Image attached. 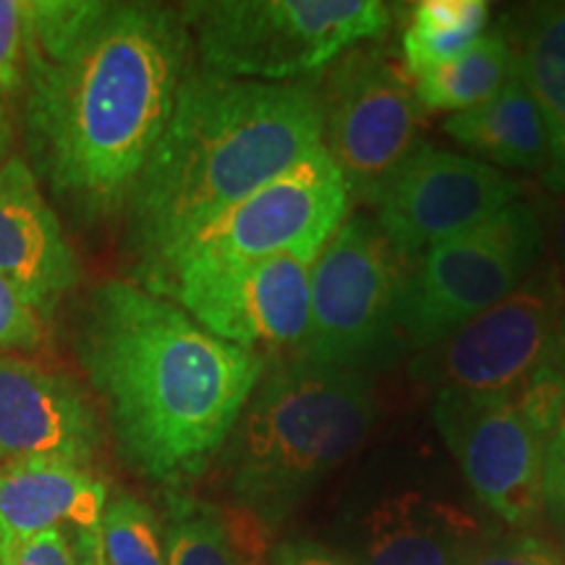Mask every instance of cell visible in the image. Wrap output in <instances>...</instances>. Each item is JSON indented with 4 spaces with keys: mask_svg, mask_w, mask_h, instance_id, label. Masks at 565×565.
<instances>
[{
    "mask_svg": "<svg viewBox=\"0 0 565 565\" xmlns=\"http://www.w3.org/2000/svg\"><path fill=\"white\" fill-rule=\"evenodd\" d=\"M189 53L168 6L26 0L21 141L34 179L82 221L116 215L171 121Z\"/></svg>",
    "mask_w": 565,
    "mask_h": 565,
    "instance_id": "6da1fadb",
    "label": "cell"
},
{
    "mask_svg": "<svg viewBox=\"0 0 565 565\" xmlns=\"http://www.w3.org/2000/svg\"><path fill=\"white\" fill-rule=\"evenodd\" d=\"M76 356L124 461L158 484L192 482L207 469L267 364L129 280L92 288Z\"/></svg>",
    "mask_w": 565,
    "mask_h": 565,
    "instance_id": "7a4b0ae2",
    "label": "cell"
},
{
    "mask_svg": "<svg viewBox=\"0 0 565 565\" xmlns=\"http://www.w3.org/2000/svg\"><path fill=\"white\" fill-rule=\"evenodd\" d=\"M320 145L317 79L259 84L189 66L171 121L126 202L145 288L196 231Z\"/></svg>",
    "mask_w": 565,
    "mask_h": 565,
    "instance_id": "3957f363",
    "label": "cell"
},
{
    "mask_svg": "<svg viewBox=\"0 0 565 565\" xmlns=\"http://www.w3.org/2000/svg\"><path fill=\"white\" fill-rule=\"evenodd\" d=\"M377 404L372 380L301 359L267 366L228 437L236 503L263 529H278L362 448Z\"/></svg>",
    "mask_w": 565,
    "mask_h": 565,
    "instance_id": "277c9868",
    "label": "cell"
},
{
    "mask_svg": "<svg viewBox=\"0 0 565 565\" xmlns=\"http://www.w3.org/2000/svg\"><path fill=\"white\" fill-rule=\"evenodd\" d=\"M181 17L202 71L259 84L315 79L393 21L377 0H204Z\"/></svg>",
    "mask_w": 565,
    "mask_h": 565,
    "instance_id": "5b68a950",
    "label": "cell"
},
{
    "mask_svg": "<svg viewBox=\"0 0 565 565\" xmlns=\"http://www.w3.org/2000/svg\"><path fill=\"white\" fill-rule=\"evenodd\" d=\"M401 291L404 263L377 223L345 217L312 265L309 330L296 359L366 377L393 364L406 351Z\"/></svg>",
    "mask_w": 565,
    "mask_h": 565,
    "instance_id": "8992f818",
    "label": "cell"
},
{
    "mask_svg": "<svg viewBox=\"0 0 565 565\" xmlns=\"http://www.w3.org/2000/svg\"><path fill=\"white\" fill-rule=\"evenodd\" d=\"M545 252V221L532 204L515 200L477 228L422 254L404 273V349H435L515 291Z\"/></svg>",
    "mask_w": 565,
    "mask_h": 565,
    "instance_id": "52a82bcc",
    "label": "cell"
},
{
    "mask_svg": "<svg viewBox=\"0 0 565 565\" xmlns=\"http://www.w3.org/2000/svg\"><path fill=\"white\" fill-rule=\"evenodd\" d=\"M345 212L349 192L343 175L324 147H315L278 179L196 231L162 267L150 291L160 294L162 282L181 267L254 263L282 254L315 263L345 221Z\"/></svg>",
    "mask_w": 565,
    "mask_h": 565,
    "instance_id": "ba28073f",
    "label": "cell"
},
{
    "mask_svg": "<svg viewBox=\"0 0 565 565\" xmlns=\"http://www.w3.org/2000/svg\"><path fill=\"white\" fill-rule=\"evenodd\" d=\"M561 359H565V291L553 263L542 257L503 301L424 351L414 374L437 385V391L508 395Z\"/></svg>",
    "mask_w": 565,
    "mask_h": 565,
    "instance_id": "9c48e42d",
    "label": "cell"
},
{
    "mask_svg": "<svg viewBox=\"0 0 565 565\" xmlns=\"http://www.w3.org/2000/svg\"><path fill=\"white\" fill-rule=\"evenodd\" d=\"M322 147L349 200L374 204L419 141L424 105L414 82L377 47H351L320 84Z\"/></svg>",
    "mask_w": 565,
    "mask_h": 565,
    "instance_id": "30bf717a",
    "label": "cell"
},
{
    "mask_svg": "<svg viewBox=\"0 0 565 565\" xmlns=\"http://www.w3.org/2000/svg\"><path fill=\"white\" fill-rule=\"evenodd\" d=\"M312 265L299 257L181 267L162 282L183 312L223 341L257 353L265 362L299 356L309 330Z\"/></svg>",
    "mask_w": 565,
    "mask_h": 565,
    "instance_id": "8fae6325",
    "label": "cell"
},
{
    "mask_svg": "<svg viewBox=\"0 0 565 565\" xmlns=\"http://www.w3.org/2000/svg\"><path fill=\"white\" fill-rule=\"evenodd\" d=\"M433 416L479 503L508 526L532 524L555 435L515 395L437 391Z\"/></svg>",
    "mask_w": 565,
    "mask_h": 565,
    "instance_id": "7c38bea8",
    "label": "cell"
},
{
    "mask_svg": "<svg viewBox=\"0 0 565 565\" xmlns=\"http://www.w3.org/2000/svg\"><path fill=\"white\" fill-rule=\"evenodd\" d=\"M521 183L484 160L419 145L374 200L377 228L401 263L490 221L521 196Z\"/></svg>",
    "mask_w": 565,
    "mask_h": 565,
    "instance_id": "4fadbf2b",
    "label": "cell"
},
{
    "mask_svg": "<svg viewBox=\"0 0 565 565\" xmlns=\"http://www.w3.org/2000/svg\"><path fill=\"white\" fill-rule=\"evenodd\" d=\"M103 443L97 412L66 374L0 356V458L84 466Z\"/></svg>",
    "mask_w": 565,
    "mask_h": 565,
    "instance_id": "5bb4252c",
    "label": "cell"
},
{
    "mask_svg": "<svg viewBox=\"0 0 565 565\" xmlns=\"http://www.w3.org/2000/svg\"><path fill=\"white\" fill-rule=\"evenodd\" d=\"M0 278L42 320L82 278L58 215L42 196L30 162L19 154L0 162Z\"/></svg>",
    "mask_w": 565,
    "mask_h": 565,
    "instance_id": "9a60e30c",
    "label": "cell"
},
{
    "mask_svg": "<svg viewBox=\"0 0 565 565\" xmlns=\"http://www.w3.org/2000/svg\"><path fill=\"white\" fill-rule=\"evenodd\" d=\"M484 532L450 500L406 490L359 521L353 565H461Z\"/></svg>",
    "mask_w": 565,
    "mask_h": 565,
    "instance_id": "2e32d148",
    "label": "cell"
},
{
    "mask_svg": "<svg viewBox=\"0 0 565 565\" xmlns=\"http://www.w3.org/2000/svg\"><path fill=\"white\" fill-rule=\"evenodd\" d=\"M105 505L108 487L84 466L9 461L0 469V536L89 532L100 526Z\"/></svg>",
    "mask_w": 565,
    "mask_h": 565,
    "instance_id": "e0dca14e",
    "label": "cell"
},
{
    "mask_svg": "<svg viewBox=\"0 0 565 565\" xmlns=\"http://www.w3.org/2000/svg\"><path fill=\"white\" fill-rule=\"evenodd\" d=\"M513 42L515 74L532 92L547 129V192L565 196V3H536L500 21Z\"/></svg>",
    "mask_w": 565,
    "mask_h": 565,
    "instance_id": "ac0fdd59",
    "label": "cell"
},
{
    "mask_svg": "<svg viewBox=\"0 0 565 565\" xmlns=\"http://www.w3.org/2000/svg\"><path fill=\"white\" fill-rule=\"evenodd\" d=\"M443 131L456 145L484 158L487 166L494 162V166L540 175L547 168L550 145L545 121L519 74H513L490 100L445 118Z\"/></svg>",
    "mask_w": 565,
    "mask_h": 565,
    "instance_id": "d6986e66",
    "label": "cell"
},
{
    "mask_svg": "<svg viewBox=\"0 0 565 565\" xmlns=\"http://www.w3.org/2000/svg\"><path fill=\"white\" fill-rule=\"evenodd\" d=\"M259 529L246 513L236 526L204 500L168 494L162 526L168 565H257Z\"/></svg>",
    "mask_w": 565,
    "mask_h": 565,
    "instance_id": "ffe728a7",
    "label": "cell"
},
{
    "mask_svg": "<svg viewBox=\"0 0 565 565\" xmlns=\"http://www.w3.org/2000/svg\"><path fill=\"white\" fill-rule=\"evenodd\" d=\"M513 74V42L500 24L490 34H482L456 61L416 76L414 89L424 108L461 113L498 95Z\"/></svg>",
    "mask_w": 565,
    "mask_h": 565,
    "instance_id": "44dd1931",
    "label": "cell"
},
{
    "mask_svg": "<svg viewBox=\"0 0 565 565\" xmlns=\"http://www.w3.org/2000/svg\"><path fill=\"white\" fill-rule=\"evenodd\" d=\"M490 6L484 0H422L414 6L404 32L408 74L422 76L456 61L482 38Z\"/></svg>",
    "mask_w": 565,
    "mask_h": 565,
    "instance_id": "7402d4cb",
    "label": "cell"
},
{
    "mask_svg": "<svg viewBox=\"0 0 565 565\" xmlns=\"http://www.w3.org/2000/svg\"><path fill=\"white\" fill-rule=\"evenodd\" d=\"M100 547L108 565H168L158 515L131 494H118L105 505Z\"/></svg>",
    "mask_w": 565,
    "mask_h": 565,
    "instance_id": "603a6c76",
    "label": "cell"
},
{
    "mask_svg": "<svg viewBox=\"0 0 565 565\" xmlns=\"http://www.w3.org/2000/svg\"><path fill=\"white\" fill-rule=\"evenodd\" d=\"M26 87V0H0V162L21 137Z\"/></svg>",
    "mask_w": 565,
    "mask_h": 565,
    "instance_id": "cb8c5ba5",
    "label": "cell"
},
{
    "mask_svg": "<svg viewBox=\"0 0 565 565\" xmlns=\"http://www.w3.org/2000/svg\"><path fill=\"white\" fill-rule=\"evenodd\" d=\"M461 565H563L561 555L536 536H479Z\"/></svg>",
    "mask_w": 565,
    "mask_h": 565,
    "instance_id": "d4e9b609",
    "label": "cell"
},
{
    "mask_svg": "<svg viewBox=\"0 0 565 565\" xmlns=\"http://www.w3.org/2000/svg\"><path fill=\"white\" fill-rule=\"evenodd\" d=\"M0 565H76L74 542L61 529L32 536H0Z\"/></svg>",
    "mask_w": 565,
    "mask_h": 565,
    "instance_id": "484cf974",
    "label": "cell"
},
{
    "mask_svg": "<svg viewBox=\"0 0 565 565\" xmlns=\"http://www.w3.org/2000/svg\"><path fill=\"white\" fill-rule=\"evenodd\" d=\"M42 341V317L0 278V351L34 349Z\"/></svg>",
    "mask_w": 565,
    "mask_h": 565,
    "instance_id": "4316f807",
    "label": "cell"
},
{
    "mask_svg": "<svg viewBox=\"0 0 565 565\" xmlns=\"http://www.w3.org/2000/svg\"><path fill=\"white\" fill-rule=\"evenodd\" d=\"M267 565H353V561L315 540H286L270 550Z\"/></svg>",
    "mask_w": 565,
    "mask_h": 565,
    "instance_id": "83f0119b",
    "label": "cell"
},
{
    "mask_svg": "<svg viewBox=\"0 0 565 565\" xmlns=\"http://www.w3.org/2000/svg\"><path fill=\"white\" fill-rule=\"evenodd\" d=\"M545 505L553 513H565V416L561 422L553 443L547 448L545 461V490H542Z\"/></svg>",
    "mask_w": 565,
    "mask_h": 565,
    "instance_id": "f1b7e54d",
    "label": "cell"
},
{
    "mask_svg": "<svg viewBox=\"0 0 565 565\" xmlns=\"http://www.w3.org/2000/svg\"><path fill=\"white\" fill-rule=\"evenodd\" d=\"M545 236H550V263H553L557 280H561L563 291H565V202H561V207L555 210L553 223L550 228L545 225Z\"/></svg>",
    "mask_w": 565,
    "mask_h": 565,
    "instance_id": "f546056e",
    "label": "cell"
},
{
    "mask_svg": "<svg viewBox=\"0 0 565 565\" xmlns=\"http://www.w3.org/2000/svg\"><path fill=\"white\" fill-rule=\"evenodd\" d=\"M74 542V555H76V565H108L103 557V547H100V526L89 529V532H79L71 536Z\"/></svg>",
    "mask_w": 565,
    "mask_h": 565,
    "instance_id": "4dcf8cb0",
    "label": "cell"
}]
</instances>
